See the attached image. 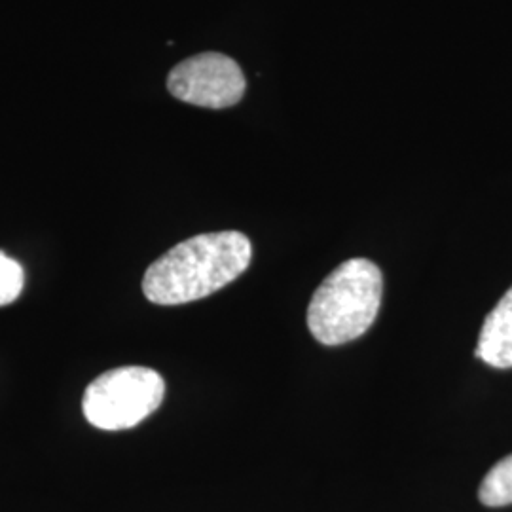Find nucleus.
<instances>
[{
	"label": "nucleus",
	"instance_id": "1",
	"mask_svg": "<svg viewBox=\"0 0 512 512\" xmlns=\"http://www.w3.org/2000/svg\"><path fill=\"white\" fill-rule=\"evenodd\" d=\"M251 258V241L236 230L186 239L150 264L143 277V293L158 306L202 300L236 281L249 268Z\"/></svg>",
	"mask_w": 512,
	"mask_h": 512
},
{
	"label": "nucleus",
	"instance_id": "2",
	"mask_svg": "<svg viewBox=\"0 0 512 512\" xmlns=\"http://www.w3.org/2000/svg\"><path fill=\"white\" fill-rule=\"evenodd\" d=\"M384 275L366 258H349L317 287L308 329L323 346H342L363 336L378 317Z\"/></svg>",
	"mask_w": 512,
	"mask_h": 512
},
{
	"label": "nucleus",
	"instance_id": "3",
	"mask_svg": "<svg viewBox=\"0 0 512 512\" xmlns=\"http://www.w3.org/2000/svg\"><path fill=\"white\" fill-rule=\"evenodd\" d=\"M165 382L147 366H118L97 376L86 387L82 410L97 429L122 431L147 420L160 408Z\"/></svg>",
	"mask_w": 512,
	"mask_h": 512
},
{
	"label": "nucleus",
	"instance_id": "4",
	"mask_svg": "<svg viewBox=\"0 0 512 512\" xmlns=\"http://www.w3.org/2000/svg\"><path fill=\"white\" fill-rule=\"evenodd\" d=\"M167 88L173 97L188 105L219 110L238 105L247 82L232 57L209 52L179 63L169 73Z\"/></svg>",
	"mask_w": 512,
	"mask_h": 512
},
{
	"label": "nucleus",
	"instance_id": "5",
	"mask_svg": "<svg viewBox=\"0 0 512 512\" xmlns=\"http://www.w3.org/2000/svg\"><path fill=\"white\" fill-rule=\"evenodd\" d=\"M475 355L494 368H512V287L484 319Z\"/></svg>",
	"mask_w": 512,
	"mask_h": 512
},
{
	"label": "nucleus",
	"instance_id": "6",
	"mask_svg": "<svg viewBox=\"0 0 512 512\" xmlns=\"http://www.w3.org/2000/svg\"><path fill=\"white\" fill-rule=\"evenodd\" d=\"M478 499L486 507H505L512 505V454L497 461L484 476Z\"/></svg>",
	"mask_w": 512,
	"mask_h": 512
},
{
	"label": "nucleus",
	"instance_id": "7",
	"mask_svg": "<svg viewBox=\"0 0 512 512\" xmlns=\"http://www.w3.org/2000/svg\"><path fill=\"white\" fill-rule=\"evenodd\" d=\"M25 285V272L18 260L0 251V308L18 300Z\"/></svg>",
	"mask_w": 512,
	"mask_h": 512
}]
</instances>
